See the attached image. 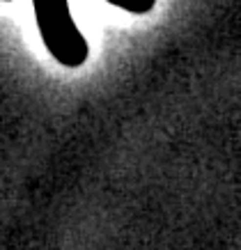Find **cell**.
<instances>
[{"mask_svg": "<svg viewBox=\"0 0 241 250\" xmlns=\"http://www.w3.org/2000/svg\"><path fill=\"white\" fill-rule=\"evenodd\" d=\"M32 7L46 51L62 67H83L90 58V46L71 16L69 0H32Z\"/></svg>", "mask_w": 241, "mask_h": 250, "instance_id": "1", "label": "cell"}, {"mask_svg": "<svg viewBox=\"0 0 241 250\" xmlns=\"http://www.w3.org/2000/svg\"><path fill=\"white\" fill-rule=\"evenodd\" d=\"M106 2L124 9L129 14H147V12H152L154 5H156V0H106Z\"/></svg>", "mask_w": 241, "mask_h": 250, "instance_id": "2", "label": "cell"}]
</instances>
